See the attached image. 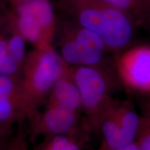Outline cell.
Segmentation results:
<instances>
[{"mask_svg":"<svg viewBox=\"0 0 150 150\" xmlns=\"http://www.w3.org/2000/svg\"><path fill=\"white\" fill-rule=\"evenodd\" d=\"M80 93L81 108L88 129L99 131L105 115L115 101L108 94L106 71L88 66L70 67Z\"/></svg>","mask_w":150,"mask_h":150,"instance_id":"obj_3","label":"cell"},{"mask_svg":"<svg viewBox=\"0 0 150 150\" xmlns=\"http://www.w3.org/2000/svg\"><path fill=\"white\" fill-rule=\"evenodd\" d=\"M13 135H7L0 132V150H5Z\"/></svg>","mask_w":150,"mask_h":150,"instance_id":"obj_18","label":"cell"},{"mask_svg":"<svg viewBox=\"0 0 150 150\" xmlns=\"http://www.w3.org/2000/svg\"><path fill=\"white\" fill-rule=\"evenodd\" d=\"M29 1H31V0H29Z\"/></svg>","mask_w":150,"mask_h":150,"instance_id":"obj_21","label":"cell"},{"mask_svg":"<svg viewBox=\"0 0 150 150\" xmlns=\"http://www.w3.org/2000/svg\"><path fill=\"white\" fill-rule=\"evenodd\" d=\"M6 40L9 55L15 63L22 69V65L26 59L25 39L17 30L16 33L13 34L8 38H6Z\"/></svg>","mask_w":150,"mask_h":150,"instance_id":"obj_14","label":"cell"},{"mask_svg":"<svg viewBox=\"0 0 150 150\" xmlns=\"http://www.w3.org/2000/svg\"><path fill=\"white\" fill-rule=\"evenodd\" d=\"M110 6L130 16L138 26L141 24L142 0H102Z\"/></svg>","mask_w":150,"mask_h":150,"instance_id":"obj_12","label":"cell"},{"mask_svg":"<svg viewBox=\"0 0 150 150\" xmlns=\"http://www.w3.org/2000/svg\"><path fill=\"white\" fill-rule=\"evenodd\" d=\"M140 26L150 32V0H142Z\"/></svg>","mask_w":150,"mask_h":150,"instance_id":"obj_17","label":"cell"},{"mask_svg":"<svg viewBox=\"0 0 150 150\" xmlns=\"http://www.w3.org/2000/svg\"><path fill=\"white\" fill-rule=\"evenodd\" d=\"M80 112L57 105L45 104L42 111L27 122L29 139L35 142L40 137L54 135H81L78 124Z\"/></svg>","mask_w":150,"mask_h":150,"instance_id":"obj_4","label":"cell"},{"mask_svg":"<svg viewBox=\"0 0 150 150\" xmlns=\"http://www.w3.org/2000/svg\"><path fill=\"white\" fill-rule=\"evenodd\" d=\"M136 141L140 150H150V101L142 107Z\"/></svg>","mask_w":150,"mask_h":150,"instance_id":"obj_13","label":"cell"},{"mask_svg":"<svg viewBox=\"0 0 150 150\" xmlns=\"http://www.w3.org/2000/svg\"><path fill=\"white\" fill-rule=\"evenodd\" d=\"M19 16L33 18L52 39L54 31V14L52 6L47 0H31L18 9Z\"/></svg>","mask_w":150,"mask_h":150,"instance_id":"obj_9","label":"cell"},{"mask_svg":"<svg viewBox=\"0 0 150 150\" xmlns=\"http://www.w3.org/2000/svg\"><path fill=\"white\" fill-rule=\"evenodd\" d=\"M86 138L83 136L54 135L43 137L32 150H83Z\"/></svg>","mask_w":150,"mask_h":150,"instance_id":"obj_10","label":"cell"},{"mask_svg":"<svg viewBox=\"0 0 150 150\" xmlns=\"http://www.w3.org/2000/svg\"><path fill=\"white\" fill-rule=\"evenodd\" d=\"M0 132L2 133V134H7V135H13L12 131L8 130V129L5 128V127L2 126L1 125H0Z\"/></svg>","mask_w":150,"mask_h":150,"instance_id":"obj_20","label":"cell"},{"mask_svg":"<svg viewBox=\"0 0 150 150\" xmlns=\"http://www.w3.org/2000/svg\"><path fill=\"white\" fill-rule=\"evenodd\" d=\"M17 125L16 132L11 136L5 150H28L29 139L27 122L26 120H20Z\"/></svg>","mask_w":150,"mask_h":150,"instance_id":"obj_16","label":"cell"},{"mask_svg":"<svg viewBox=\"0 0 150 150\" xmlns=\"http://www.w3.org/2000/svg\"><path fill=\"white\" fill-rule=\"evenodd\" d=\"M66 29L65 31L88 48L104 54L110 53L102 39L91 30L86 29L79 25L78 27L68 28Z\"/></svg>","mask_w":150,"mask_h":150,"instance_id":"obj_11","label":"cell"},{"mask_svg":"<svg viewBox=\"0 0 150 150\" xmlns=\"http://www.w3.org/2000/svg\"><path fill=\"white\" fill-rule=\"evenodd\" d=\"M45 104L57 105L78 112L82 110L80 93L70 66L52 87Z\"/></svg>","mask_w":150,"mask_h":150,"instance_id":"obj_8","label":"cell"},{"mask_svg":"<svg viewBox=\"0 0 150 150\" xmlns=\"http://www.w3.org/2000/svg\"><path fill=\"white\" fill-rule=\"evenodd\" d=\"M21 67L15 63L9 55L5 37L0 35V74L18 76Z\"/></svg>","mask_w":150,"mask_h":150,"instance_id":"obj_15","label":"cell"},{"mask_svg":"<svg viewBox=\"0 0 150 150\" xmlns=\"http://www.w3.org/2000/svg\"><path fill=\"white\" fill-rule=\"evenodd\" d=\"M79 26L94 31L110 53L118 54L129 47L137 24L128 15L102 0H65Z\"/></svg>","mask_w":150,"mask_h":150,"instance_id":"obj_2","label":"cell"},{"mask_svg":"<svg viewBox=\"0 0 150 150\" xmlns=\"http://www.w3.org/2000/svg\"><path fill=\"white\" fill-rule=\"evenodd\" d=\"M116 70L124 85L132 91L150 94V45L129 47L118 54Z\"/></svg>","mask_w":150,"mask_h":150,"instance_id":"obj_5","label":"cell"},{"mask_svg":"<svg viewBox=\"0 0 150 150\" xmlns=\"http://www.w3.org/2000/svg\"><path fill=\"white\" fill-rule=\"evenodd\" d=\"M61 56L70 67L88 66L105 70V54L91 50L65 31L61 41Z\"/></svg>","mask_w":150,"mask_h":150,"instance_id":"obj_7","label":"cell"},{"mask_svg":"<svg viewBox=\"0 0 150 150\" xmlns=\"http://www.w3.org/2000/svg\"><path fill=\"white\" fill-rule=\"evenodd\" d=\"M18 76L0 74V125L10 131H12L15 123L17 124L20 120H25Z\"/></svg>","mask_w":150,"mask_h":150,"instance_id":"obj_6","label":"cell"},{"mask_svg":"<svg viewBox=\"0 0 150 150\" xmlns=\"http://www.w3.org/2000/svg\"><path fill=\"white\" fill-rule=\"evenodd\" d=\"M111 150H140L139 145H138V142L135 140L134 142H131L129 145L125 146V147L118 148V149H111Z\"/></svg>","mask_w":150,"mask_h":150,"instance_id":"obj_19","label":"cell"},{"mask_svg":"<svg viewBox=\"0 0 150 150\" xmlns=\"http://www.w3.org/2000/svg\"><path fill=\"white\" fill-rule=\"evenodd\" d=\"M69 66L54 49L48 45L31 52L18 76L24 119L28 122L40 110L49 93Z\"/></svg>","mask_w":150,"mask_h":150,"instance_id":"obj_1","label":"cell"}]
</instances>
